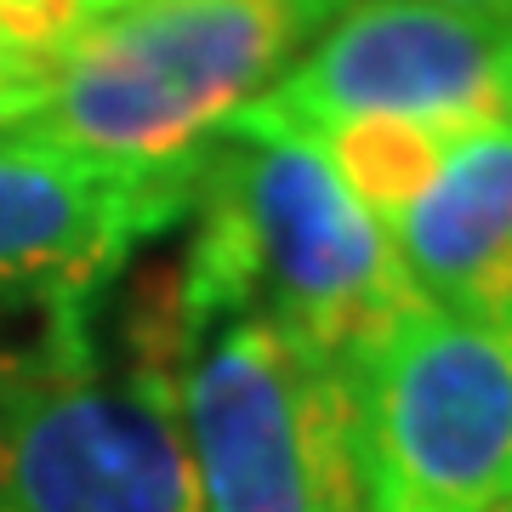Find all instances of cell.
<instances>
[{
    "label": "cell",
    "instance_id": "5",
    "mask_svg": "<svg viewBox=\"0 0 512 512\" xmlns=\"http://www.w3.org/2000/svg\"><path fill=\"white\" fill-rule=\"evenodd\" d=\"M342 120H416L467 137L512 120V23L433 0H353L228 126L313 137Z\"/></svg>",
    "mask_w": 512,
    "mask_h": 512
},
{
    "label": "cell",
    "instance_id": "11",
    "mask_svg": "<svg viewBox=\"0 0 512 512\" xmlns=\"http://www.w3.org/2000/svg\"><path fill=\"white\" fill-rule=\"evenodd\" d=\"M40 92H46V80H40V74H29V69H18V63H6V57H0V131L23 126V120L35 114Z\"/></svg>",
    "mask_w": 512,
    "mask_h": 512
},
{
    "label": "cell",
    "instance_id": "1",
    "mask_svg": "<svg viewBox=\"0 0 512 512\" xmlns=\"http://www.w3.org/2000/svg\"><path fill=\"white\" fill-rule=\"evenodd\" d=\"M188 217L183 262L131 302L120 365L177 382L183 353L234 313L274 319L330 359L359 365L421 308L393 234L302 137L222 126L200 160Z\"/></svg>",
    "mask_w": 512,
    "mask_h": 512
},
{
    "label": "cell",
    "instance_id": "8",
    "mask_svg": "<svg viewBox=\"0 0 512 512\" xmlns=\"http://www.w3.org/2000/svg\"><path fill=\"white\" fill-rule=\"evenodd\" d=\"M387 234L421 302L512 325V120L456 137L439 177Z\"/></svg>",
    "mask_w": 512,
    "mask_h": 512
},
{
    "label": "cell",
    "instance_id": "9",
    "mask_svg": "<svg viewBox=\"0 0 512 512\" xmlns=\"http://www.w3.org/2000/svg\"><path fill=\"white\" fill-rule=\"evenodd\" d=\"M302 143L319 148V160L336 171V183L348 188L382 228H393L421 200V188L439 177L456 137L416 126V120H342V126L302 137Z\"/></svg>",
    "mask_w": 512,
    "mask_h": 512
},
{
    "label": "cell",
    "instance_id": "6",
    "mask_svg": "<svg viewBox=\"0 0 512 512\" xmlns=\"http://www.w3.org/2000/svg\"><path fill=\"white\" fill-rule=\"evenodd\" d=\"M0 512H205L177 382L103 359L0 382Z\"/></svg>",
    "mask_w": 512,
    "mask_h": 512
},
{
    "label": "cell",
    "instance_id": "4",
    "mask_svg": "<svg viewBox=\"0 0 512 512\" xmlns=\"http://www.w3.org/2000/svg\"><path fill=\"white\" fill-rule=\"evenodd\" d=\"M365 512H495L512 495V325L421 302L353 365Z\"/></svg>",
    "mask_w": 512,
    "mask_h": 512
},
{
    "label": "cell",
    "instance_id": "15",
    "mask_svg": "<svg viewBox=\"0 0 512 512\" xmlns=\"http://www.w3.org/2000/svg\"><path fill=\"white\" fill-rule=\"evenodd\" d=\"M495 512H512V495H507V501H501V507H495Z\"/></svg>",
    "mask_w": 512,
    "mask_h": 512
},
{
    "label": "cell",
    "instance_id": "7",
    "mask_svg": "<svg viewBox=\"0 0 512 512\" xmlns=\"http://www.w3.org/2000/svg\"><path fill=\"white\" fill-rule=\"evenodd\" d=\"M200 160L137 165L0 131V302L103 308L137 245L188 217Z\"/></svg>",
    "mask_w": 512,
    "mask_h": 512
},
{
    "label": "cell",
    "instance_id": "14",
    "mask_svg": "<svg viewBox=\"0 0 512 512\" xmlns=\"http://www.w3.org/2000/svg\"><path fill=\"white\" fill-rule=\"evenodd\" d=\"M120 6H131V0H86V18H109V12H120Z\"/></svg>",
    "mask_w": 512,
    "mask_h": 512
},
{
    "label": "cell",
    "instance_id": "3",
    "mask_svg": "<svg viewBox=\"0 0 512 512\" xmlns=\"http://www.w3.org/2000/svg\"><path fill=\"white\" fill-rule=\"evenodd\" d=\"M205 512H365L353 365L274 319H217L177 365Z\"/></svg>",
    "mask_w": 512,
    "mask_h": 512
},
{
    "label": "cell",
    "instance_id": "2",
    "mask_svg": "<svg viewBox=\"0 0 512 512\" xmlns=\"http://www.w3.org/2000/svg\"><path fill=\"white\" fill-rule=\"evenodd\" d=\"M313 23L291 0H131L52 63L35 114L12 131L137 165H194Z\"/></svg>",
    "mask_w": 512,
    "mask_h": 512
},
{
    "label": "cell",
    "instance_id": "12",
    "mask_svg": "<svg viewBox=\"0 0 512 512\" xmlns=\"http://www.w3.org/2000/svg\"><path fill=\"white\" fill-rule=\"evenodd\" d=\"M433 6H450V12H473V18L512 23V0H433Z\"/></svg>",
    "mask_w": 512,
    "mask_h": 512
},
{
    "label": "cell",
    "instance_id": "10",
    "mask_svg": "<svg viewBox=\"0 0 512 512\" xmlns=\"http://www.w3.org/2000/svg\"><path fill=\"white\" fill-rule=\"evenodd\" d=\"M86 29V0H0V57L40 80Z\"/></svg>",
    "mask_w": 512,
    "mask_h": 512
},
{
    "label": "cell",
    "instance_id": "13",
    "mask_svg": "<svg viewBox=\"0 0 512 512\" xmlns=\"http://www.w3.org/2000/svg\"><path fill=\"white\" fill-rule=\"evenodd\" d=\"M302 6H308V18L319 23V29H325V23L336 18V12H342V6H353V0H302Z\"/></svg>",
    "mask_w": 512,
    "mask_h": 512
}]
</instances>
